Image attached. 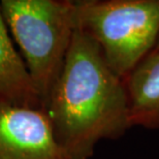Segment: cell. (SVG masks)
<instances>
[{
  "instance_id": "277c9868",
  "label": "cell",
  "mask_w": 159,
  "mask_h": 159,
  "mask_svg": "<svg viewBox=\"0 0 159 159\" xmlns=\"http://www.w3.org/2000/svg\"><path fill=\"white\" fill-rule=\"evenodd\" d=\"M0 159H67L46 112L0 101Z\"/></svg>"
},
{
  "instance_id": "6da1fadb",
  "label": "cell",
  "mask_w": 159,
  "mask_h": 159,
  "mask_svg": "<svg viewBox=\"0 0 159 159\" xmlns=\"http://www.w3.org/2000/svg\"><path fill=\"white\" fill-rule=\"evenodd\" d=\"M43 111L67 159H90L98 142L119 139L131 127L125 82L77 24Z\"/></svg>"
},
{
  "instance_id": "7a4b0ae2",
  "label": "cell",
  "mask_w": 159,
  "mask_h": 159,
  "mask_svg": "<svg viewBox=\"0 0 159 159\" xmlns=\"http://www.w3.org/2000/svg\"><path fill=\"white\" fill-rule=\"evenodd\" d=\"M0 8L44 110L75 28V1L2 0Z\"/></svg>"
},
{
  "instance_id": "8992f818",
  "label": "cell",
  "mask_w": 159,
  "mask_h": 159,
  "mask_svg": "<svg viewBox=\"0 0 159 159\" xmlns=\"http://www.w3.org/2000/svg\"><path fill=\"white\" fill-rule=\"evenodd\" d=\"M0 101L17 107L41 109L24 60L16 51L0 8Z\"/></svg>"
},
{
  "instance_id": "5b68a950",
  "label": "cell",
  "mask_w": 159,
  "mask_h": 159,
  "mask_svg": "<svg viewBox=\"0 0 159 159\" xmlns=\"http://www.w3.org/2000/svg\"><path fill=\"white\" fill-rule=\"evenodd\" d=\"M132 126L159 129V52L153 50L125 80Z\"/></svg>"
},
{
  "instance_id": "52a82bcc",
  "label": "cell",
  "mask_w": 159,
  "mask_h": 159,
  "mask_svg": "<svg viewBox=\"0 0 159 159\" xmlns=\"http://www.w3.org/2000/svg\"><path fill=\"white\" fill-rule=\"evenodd\" d=\"M155 51H158L159 52V39H158V41H157V44H156V47H155Z\"/></svg>"
},
{
  "instance_id": "3957f363",
  "label": "cell",
  "mask_w": 159,
  "mask_h": 159,
  "mask_svg": "<svg viewBox=\"0 0 159 159\" xmlns=\"http://www.w3.org/2000/svg\"><path fill=\"white\" fill-rule=\"evenodd\" d=\"M75 24L98 44L109 67L125 80L155 49L159 0L75 1Z\"/></svg>"
}]
</instances>
